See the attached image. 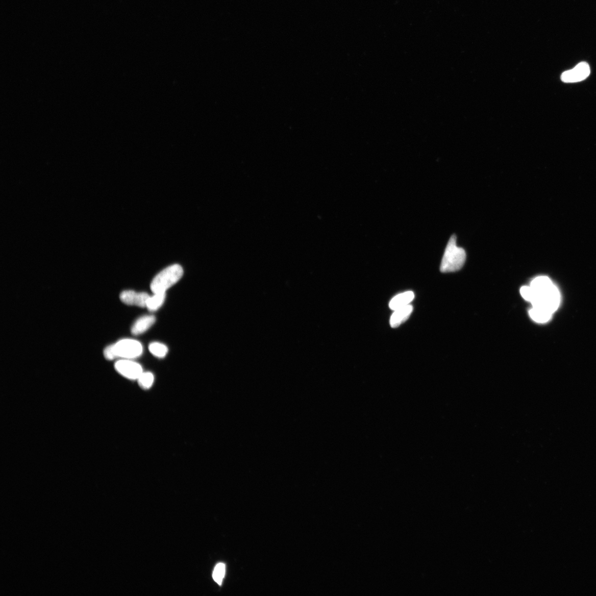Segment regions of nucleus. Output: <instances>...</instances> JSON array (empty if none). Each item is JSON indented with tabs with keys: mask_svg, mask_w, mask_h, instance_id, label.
Returning a JSON list of instances; mask_svg holds the SVG:
<instances>
[{
	"mask_svg": "<svg viewBox=\"0 0 596 596\" xmlns=\"http://www.w3.org/2000/svg\"><path fill=\"white\" fill-rule=\"evenodd\" d=\"M530 286L533 292L531 302L533 307L545 310L552 314L558 309L560 302L559 291L548 277H537Z\"/></svg>",
	"mask_w": 596,
	"mask_h": 596,
	"instance_id": "1",
	"label": "nucleus"
},
{
	"mask_svg": "<svg viewBox=\"0 0 596 596\" xmlns=\"http://www.w3.org/2000/svg\"><path fill=\"white\" fill-rule=\"evenodd\" d=\"M143 351V346L139 341L123 339L107 346L104 350V354L108 360H113L118 358L131 360L140 356Z\"/></svg>",
	"mask_w": 596,
	"mask_h": 596,
	"instance_id": "2",
	"label": "nucleus"
},
{
	"mask_svg": "<svg viewBox=\"0 0 596 596\" xmlns=\"http://www.w3.org/2000/svg\"><path fill=\"white\" fill-rule=\"evenodd\" d=\"M465 260L464 250L457 246L456 236L453 235L445 250L440 267L441 271L443 273L456 272L463 267Z\"/></svg>",
	"mask_w": 596,
	"mask_h": 596,
	"instance_id": "3",
	"label": "nucleus"
},
{
	"mask_svg": "<svg viewBox=\"0 0 596 596\" xmlns=\"http://www.w3.org/2000/svg\"><path fill=\"white\" fill-rule=\"evenodd\" d=\"M183 275L184 269L177 264L166 268L156 276L152 282V292L154 294L166 293L168 289L180 280Z\"/></svg>",
	"mask_w": 596,
	"mask_h": 596,
	"instance_id": "4",
	"label": "nucleus"
},
{
	"mask_svg": "<svg viewBox=\"0 0 596 596\" xmlns=\"http://www.w3.org/2000/svg\"><path fill=\"white\" fill-rule=\"evenodd\" d=\"M114 367L120 375L132 380L138 379L143 373L141 365L127 359L118 361Z\"/></svg>",
	"mask_w": 596,
	"mask_h": 596,
	"instance_id": "5",
	"label": "nucleus"
},
{
	"mask_svg": "<svg viewBox=\"0 0 596 596\" xmlns=\"http://www.w3.org/2000/svg\"><path fill=\"white\" fill-rule=\"evenodd\" d=\"M590 74V66L586 62H581L573 69L562 73L561 79L565 83H578L585 80Z\"/></svg>",
	"mask_w": 596,
	"mask_h": 596,
	"instance_id": "6",
	"label": "nucleus"
},
{
	"mask_svg": "<svg viewBox=\"0 0 596 596\" xmlns=\"http://www.w3.org/2000/svg\"><path fill=\"white\" fill-rule=\"evenodd\" d=\"M149 297L150 296L146 293H137L133 290H125L120 294V299L125 304L141 308L146 307Z\"/></svg>",
	"mask_w": 596,
	"mask_h": 596,
	"instance_id": "7",
	"label": "nucleus"
},
{
	"mask_svg": "<svg viewBox=\"0 0 596 596\" xmlns=\"http://www.w3.org/2000/svg\"><path fill=\"white\" fill-rule=\"evenodd\" d=\"M413 307L411 305L399 308L394 310L390 318V325L391 328H396L409 319L412 312Z\"/></svg>",
	"mask_w": 596,
	"mask_h": 596,
	"instance_id": "8",
	"label": "nucleus"
},
{
	"mask_svg": "<svg viewBox=\"0 0 596 596\" xmlns=\"http://www.w3.org/2000/svg\"><path fill=\"white\" fill-rule=\"evenodd\" d=\"M156 318L154 315L142 316L135 322L132 328V333L134 335L143 334L150 329L155 322Z\"/></svg>",
	"mask_w": 596,
	"mask_h": 596,
	"instance_id": "9",
	"label": "nucleus"
},
{
	"mask_svg": "<svg viewBox=\"0 0 596 596\" xmlns=\"http://www.w3.org/2000/svg\"><path fill=\"white\" fill-rule=\"evenodd\" d=\"M414 297L415 294L412 291L398 294L392 298L389 303V307L391 310H395L407 306L414 300Z\"/></svg>",
	"mask_w": 596,
	"mask_h": 596,
	"instance_id": "10",
	"label": "nucleus"
},
{
	"mask_svg": "<svg viewBox=\"0 0 596 596\" xmlns=\"http://www.w3.org/2000/svg\"><path fill=\"white\" fill-rule=\"evenodd\" d=\"M531 319L538 323H545L551 319L552 313L545 310L533 307L529 311Z\"/></svg>",
	"mask_w": 596,
	"mask_h": 596,
	"instance_id": "11",
	"label": "nucleus"
},
{
	"mask_svg": "<svg viewBox=\"0 0 596 596\" xmlns=\"http://www.w3.org/2000/svg\"><path fill=\"white\" fill-rule=\"evenodd\" d=\"M166 298V293H154L150 296L146 302L147 309L151 311L158 310L164 304Z\"/></svg>",
	"mask_w": 596,
	"mask_h": 596,
	"instance_id": "12",
	"label": "nucleus"
},
{
	"mask_svg": "<svg viewBox=\"0 0 596 596\" xmlns=\"http://www.w3.org/2000/svg\"><path fill=\"white\" fill-rule=\"evenodd\" d=\"M148 350L155 356L159 358H163L167 354L168 348L165 344L159 342H153L150 344Z\"/></svg>",
	"mask_w": 596,
	"mask_h": 596,
	"instance_id": "13",
	"label": "nucleus"
},
{
	"mask_svg": "<svg viewBox=\"0 0 596 596\" xmlns=\"http://www.w3.org/2000/svg\"><path fill=\"white\" fill-rule=\"evenodd\" d=\"M138 383L141 388L147 389L152 387L154 377L151 372H143L138 379Z\"/></svg>",
	"mask_w": 596,
	"mask_h": 596,
	"instance_id": "14",
	"label": "nucleus"
},
{
	"mask_svg": "<svg viewBox=\"0 0 596 596\" xmlns=\"http://www.w3.org/2000/svg\"><path fill=\"white\" fill-rule=\"evenodd\" d=\"M226 574V565L219 563L214 568L213 573V578L218 585H221Z\"/></svg>",
	"mask_w": 596,
	"mask_h": 596,
	"instance_id": "15",
	"label": "nucleus"
},
{
	"mask_svg": "<svg viewBox=\"0 0 596 596\" xmlns=\"http://www.w3.org/2000/svg\"><path fill=\"white\" fill-rule=\"evenodd\" d=\"M520 293L526 301L531 302L533 297V292L530 286H524L520 288Z\"/></svg>",
	"mask_w": 596,
	"mask_h": 596,
	"instance_id": "16",
	"label": "nucleus"
}]
</instances>
